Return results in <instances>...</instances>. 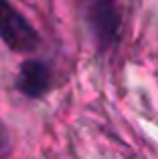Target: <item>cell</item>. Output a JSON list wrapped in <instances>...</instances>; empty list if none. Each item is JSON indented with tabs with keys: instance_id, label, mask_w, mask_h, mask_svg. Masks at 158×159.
I'll list each match as a JSON object with an SVG mask.
<instances>
[{
	"instance_id": "cell-1",
	"label": "cell",
	"mask_w": 158,
	"mask_h": 159,
	"mask_svg": "<svg viewBox=\"0 0 158 159\" xmlns=\"http://www.w3.org/2000/svg\"><path fill=\"white\" fill-rule=\"evenodd\" d=\"M128 0H83V18L97 51L111 48L122 36Z\"/></svg>"
},
{
	"instance_id": "cell-2",
	"label": "cell",
	"mask_w": 158,
	"mask_h": 159,
	"mask_svg": "<svg viewBox=\"0 0 158 159\" xmlns=\"http://www.w3.org/2000/svg\"><path fill=\"white\" fill-rule=\"evenodd\" d=\"M0 39L14 52H31L39 44V34L8 0H0Z\"/></svg>"
},
{
	"instance_id": "cell-3",
	"label": "cell",
	"mask_w": 158,
	"mask_h": 159,
	"mask_svg": "<svg viewBox=\"0 0 158 159\" xmlns=\"http://www.w3.org/2000/svg\"><path fill=\"white\" fill-rule=\"evenodd\" d=\"M16 89L28 99H39L51 89V69L43 61H24L18 69Z\"/></svg>"
},
{
	"instance_id": "cell-4",
	"label": "cell",
	"mask_w": 158,
	"mask_h": 159,
	"mask_svg": "<svg viewBox=\"0 0 158 159\" xmlns=\"http://www.w3.org/2000/svg\"><path fill=\"white\" fill-rule=\"evenodd\" d=\"M8 149H10V143H8L6 129H4V125L0 123V155H4V153H8Z\"/></svg>"
}]
</instances>
